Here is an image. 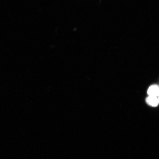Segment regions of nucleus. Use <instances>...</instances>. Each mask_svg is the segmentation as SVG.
I'll return each mask as SVG.
<instances>
[{"label": "nucleus", "mask_w": 159, "mask_h": 159, "mask_svg": "<svg viewBox=\"0 0 159 159\" xmlns=\"http://www.w3.org/2000/svg\"><path fill=\"white\" fill-rule=\"evenodd\" d=\"M147 93L148 96L158 97L159 95V86L156 85H151L148 88Z\"/></svg>", "instance_id": "obj_1"}, {"label": "nucleus", "mask_w": 159, "mask_h": 159, "mask_svg": "<svg viewBox=\"0 0 159 159\" xmlns=\"http://www.w3.org/2000/svg\"><path fill=\"white\" fill-rule=\"evenodd\" d=\"M147 104L153 107H157L159 104V101L158 97L148 96L145 99Z\"/></svg>", "instance_id": "obj_2"}, {"label": "nucleus", "mask_w": 159, "mask_h": 159, "mask_svg": "<svg viewBox=\"0 0 159 159\" xmlns=\"http://www.w3.org/2000/svg\"><path fill=\"white\" fill-rule=\"evenodd\" d=\"M158 100H159V95L158 96Z\"/></svg>", "instance_id": "obj_3"}]
</instances>
